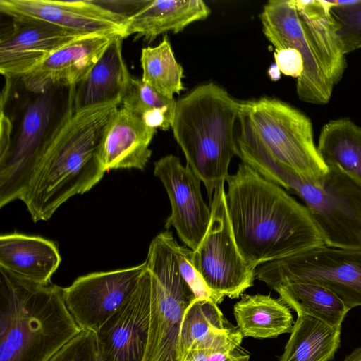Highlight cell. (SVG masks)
I'll return each mask as SVG.
<instances>
[{
	"label": "cell",
	"mask_w": 361,
	"mask_h": 361,
	"mask_svg": "<svg viewBox=\"0 0 361 361\" xmlns=\"http://www.w3.org/2000/svg\"><path fill=\"white\" fill-rule=\"evenodd\" d=\"M238 352L236 350L233 353L226 361H238Z\"/></svg>",
	"instance_id": "cell-35"
},
{
	"label": "cell",
	"mask_w": 361,
	"mask_h": 361,
	"mask_svg": "<svg viewBox=\"0 0 361 361\" xmlns=\"http://www.w3.org/2000/svg\"><path fill=\"white\" fill-rule=\"evenodd\" d=\"M275 65L285 75L298 78L303 70L302 59L298 51L288 48L275 50Z\"/></svg>",
	"instance_id": "cell-32"
},
{
	"label": "cell",
	"mask_w": 361,
	"mask_h": 361,
	"mask_svg": "<svg viewBox=\"0 0 361 361\" xmlns=\"http://www.w3.org/2000/svg\"><path fill=\"white\" fill-rule=\"evenodd\" d=\"M250 356L245 353H238V361H249Z\"/></svg>",
	"instance_id": "cell-34"
},
{
	"label": "cell",
	"mask_w": 361,
	"mask_h": 361,
	"mask_svg": "<svg viewBox=\"0 0 361 361\" xmlns=\"http://www.w3.org/2000/svg\"><path fill=\"white\" fill-rule=\"evenodd\" d=\"M121 104L149 127L163 130L171 128L176 101L163 96L141 79L131 77Z\"/></svg>",
	"instance_id": "cell-27"
},
{
	"label": "cell",
	"mask_w": 361,
	"mask_h": 361,
	"mask_svg": "<svg viewBox=\"0 0 361 361\" xmlns=\"http://www.w3.org/2000/svg\"><path fill=\"white\" fill-rule=\"evenodd\" d=\"M171 231L151 242L145 260L152 278L148 342L143 361H182L180 331L184 312L196 298L181 275Z\"/></svg>",
	"instance_id": "cell-8"
},
{
	"label": "cell",
	"mask_w": 361,
	"mask_h": 361,
	"mask_svg": "<svg viewBox=\"0 0 361 361\" xmlns=\"http://www.w3.org/2000/svg\"><path fill=\"white\" fill-rule=\"evenodd\" d=\"M271 289L297 314L312 317L331 326H341L350 310L331 289L315 282L286 281L274 286Z\"/></svg>",
	"instance_id": "cell-23"
},
{
	"label": "cell",
	"mask_w": 361,
	"mask_h": 361,
	"mask_svg": "<svg viewBox=\"0 0 361 361\" xmlns=\"http://www.w3.org/2000/svg\"><path fill=\"white\" fill-rule=\"evenodd\" d=\"M252 167L302 200L326 246L361 248V185L355 180L328 168L319 180H310L268 157L257 159Z\"/></svg>",
	"instance_id": "cell-7"
},
{
	"label": "cell",
	"mask_w": 361,
	"mask_h": 361,
	"mask_svg": "<svg viewBox=\"0 0 361 361\" xmlns=\"http://www.w3.org/2000/svg\"><path fill=\"white\" fill-rule=\"evenodd\" d=\"M117 35H94L58 49L20 78L30 91H42L54 85H76L89 73Z\"/></svg>",
	"instance_id": "cell-17"
},
{
	"label": "cell",
	"mask_w": 361,
	"mask_h": 361,
	"mask_svg": "<svg viewBox=\"0 0 361 361\" xmlns=\"http://www.w3.org/2000/svg\"><path fill=\"white\" fill-rule=\"evenodd\" d=\"M259 18L263 34L274 50L293 49L302 59L303 70L296 83L298 98L313 104H327L347 66L329 1L270 0Z\"/></svg>",
	"instance_id": "cell-4"
},
{
	"label": "cell",
	"mask_w": 361,
	"mask_h": 361,
	"mask_svg": "<svg viewBox=\"0 0 361 361\" xmlns=\"http://www.w3.org/2000/svg\"><path fill=\"white\" fill-rule=\"evenodd\" d=\"M175 251L181 275L192 290L196 298L209 299L215 302L213 295L192 263V250L176 243Z\"/></svg>",
	"instance_id": "cell-31"
},
{
	"label": "cell",
	"mask_w": 361,
	"mask_h": 361,
	"mask_svg": "<svg viewBox=\"0 0 361 361\" xmlns=\"http://www.w3.org/2000/svg\"><path fill=\"white\" fill-rule=\"evenodd\" d=\"M156 133L157 129L147 126L125 108H118L102 143V161L106 171L143 170L152 156L149 145Z\"/></svg>",
	"instance_id": "cell-18"
},
{
	"label": "cell",
	"mask_w": 361,
	"mask_h": 361,
	"mask_svg": "<svg viewBox=\"0 0 361 361\" xmlns=\"http://www.w3.org/2000/svg\"><path fill=\"white\" fill-rule=\"evenodd\" d=\"M0 11L12 20L47 24L84 36L126 38L127 18L98 1L0 0Z\"/></svg>",
	"instance_id": "cell-13"
},
{
	"label": "cell",
	"mask_w": 361,
	"mask_h": 361,
	"mask_svg": "<svg viewBox=\"0 0 361 361\" xmlns=\"http://www.w3.org/2000/svg\"><path fill=\"white\" fill-rule=\"evenodd\" d=\"M210 13V8L202 0L147 1L126 19V37L135 34L136 39L142 37L151 42L161 34L178 33L191 23L206 19Z\"/></svg>",
	"instance_id": "cell-21"
},
{
	"label": "cell",
	"mask_w": 361,
	"mask_h": 361,
	"mask_svg": "<svg viewBox=\"0 0 361 361\" xmlns=\"http://www.w3.org/2000/svg\"><path fill=\"white\" fill-rule=\"evenodd\" d=\"M231 327L216 302L195 298L185 310L182 319L179 338L182 361L191 348L212 331H226Z\"/></svg>",
	"instance_id": "cell-28"
},
{
	"label": "cell",
	"mask_w": 361,
	"mask_h": 361,
	"mask_svg": "<svg viewBox=\"0 0 361 361\" xmlns=\"http://www.w3.org/2000/svg\"><path fill=\"white\" fill-rule=\"evenodd\" d=\"M49 361H98L95 332L81 330Z\"/></svg>",
	"instance_id": "cell-30"
},
{
	"label": "cell",
	"mask_w": 361,
	"mask_h": 361,
	"mask_svg": "<svg viewBox=\"0 0 361 361\" xmlns=\"http://www.w3.org/2000/svg\"><path fill=\"white\" fill-rule=\"evenodd\" d=\"M331 13L345 54L361 49V0L332 1Z\"/></svg>",
	"instance_id": "cell-29"
},
{
	"label": "cell",
	"mask_w": 361,
	"mask_h": 361,
	"mask_svg": "<svg viewBox=\"0 0 361 361\" xmlns=\"http://www.w3.org/2000/svg\"><path fill=\"white\" fill-rule=\"evenodd\" d=\"M151 295L152 278L147 268L130 298L95 332L98 361L144 360Z\"/></svg>",
	"instance_id": "cell-15"
},
{
	"label": "cell",
	"mask_w": 361,
	"mask_h": 361,
	"mask_svg": "<svg viewBox=\"0 0 361 361\" xmlns=\"http://www.w3.org/2000/svg\"><path fill=\"white\" fill-rule=\"evenodd\" d=\"M140 63L141 80L163 96L173 99L185 89L183 68L176 61L166 35L158 45L142 49Z\"/></svg>",
	"instance_id": "cell-26"
},
{
	"label": "cell",
	"mask_w": 361,
	"mask_h": 361,
	"mask_svg": "<svg viewBox=\"0 0 361 361\" xmlns=\"http://www.w3.org/2000/svg\"><path fill=\"white\" fill-rule=\"evenodd\" d=\"M240 114L250 122L258 145L275 161L312 181L328 171L314 142L311 120L298 109L261 97L241 102Z\"/></svg>",
	"instance_id": "cell-9"
},
{
	"label": "cell",
	"mask_w": 361,
	"mask_h": 361,
	"mask_svg": "<svg viewBox=\"0 0 361 361\" xmlns=\"http://www.w3.org/2000/svg\"><path fill=\"white\" fill-rule=\"evenodd\" d=\"M147 269L137 266L78 277L63 289L66 305L81 330L96 332L133 295Z\"/></svg>",
	"instance_id": "cell-12"
},
{
	"label": "cell",
	"mask_w": 361,
	"mask_h": 361,
	"mask_svg": "<svg viewBox=\"0 0 361 361\" xmlns=\"http://www.w3.org/2000/svg\"><path fill=\"white\" fill-rule=\"evenodd\" d=\"M226 181L235 240L252 269L326 245L307 208L247 164Z\"/></svg>",
	"instance_id": "cell-1"
},
{
	"label": "cell",
	"mask_w": 361,
	"mask_h": 361,
	"mask_svg": "<svg viewBox=\"0 0 361 361\" xmlns=\"http://www.w3.org/2000/svg\"><path fill=\"white\" fill-rule=\"evenodd\" d=\"M233 312L243 337L275 338L290 333L295 322L289 307L270 295H243Z\"/></svg>",
	"instance_id": "cell-22"
},
{
	"label": "cell",
	"mask_w": 361,
	"mask_h": 361,
	"mask_svg": "<svg viewBox=\"0 0 361 361\" xmlns=\"http://www.w3.org/2000/svg\"><path fill=\"white\" fill-rule=\"evenodd\" d=\"M341 326L298 314L279 361H330L341 343Z\"/></svg>",
	"instance_id": "cell-25"
},
{
	"label": "cell",
	"mask_w": 361,
	"mask_h": 361,
	"mask_svg": "<svg viewBox=\"0 0 361 361\" xmlns=\"http://www.w3.org/2000/svg\"><path fill=\"white\" fill-rule=\"evenodd\" d=\"M154 174L162 182L171 203V212L165 228L173 227L182 242L192 251L196 250L211 219L210 207L202 197L200 179L173 154L154 162Z\"/></svg>",
	"instance_id": "cell-14"
},
{
	"label": "cell",
	"mask_w": 361,
	"mask_h": 361,
	"mask_svg": "<svg viewBox=\"0 0 361 361\" xmlns=\"http://www.w3.org/2000/svg\"><path fill=\"white\" fill-rule=\"evenodd\" d=\"M63 289L27 281L0 267V361H49L81 331Z\"/></svg>",
	"instance_id": "cell-5"
},
{
	"label": "cell",
	"mask_w": 361,
	"mask_h": 361,
	"mask_svg": "<svg viewBox=\"0 0 361 361\" xmlns=\"http://www.w3.org/2000/svg\"><path fill=\"white\" fill-rule=\"evenodd\" d=\"M118 109L111 104L75 111L59 130L20 198L34 222L49 220L68 199L103 178L102 143Z\"/></svg>",
	"instance_id": "cell-3"
},
{
	"label": "cell",
	"mask_w": 361,
	"mask_h": 361,
	"mask_svg": "<svg viewBox=\"0 0 361 361\" xmlns=\"http://www.w3.org/2000/svg\"><path fill=\"white\" fill-rule=\"evenodd\" d=\"M61 261L56 245L19 233L0 236V267L27 281L47 285Z\"/></svg>",
	"instance_id": "cell-19"
},
{
	"label": "cell",
	"mask_w": 361,
	"mask_h": 361,
	"mask_svg": "<svg viewBox=\"0 0 361 361\" xmlns=\"http://www.w3.org/2000/svg\"><path fill=\"white\" fill-rule=\"evenodd\" d=\"M255 278L271 288L286 281L315 282L331 289L351 310L361 306V248L323 245L262 264Z\"/></svg>",
	"instance_id": "cell-10"
},
{
	"label": "cell",
	"mask_w": 361,
	"mask_h": 361,
	"mask_svg": "<svg viewBox=\"0 0 361 361\" xmlns=\"http://www.w3.org/2000/svg\"><path fill=\"white\" fill-rule=\"evenodd\" d=\"M317 150L328 168L347 174L361 185V127L347 118L329 121L322 128Z\"/></svg>",
	"instance_id": "cell-24"
},
{
	"label": "cell",
	"mask_w": 361,
	"mask_h": 361,
	"mask_svg": "<svg viewBox=\"0 0 361 361\" xmlns=\"http://www.w3.org/2000/svg\"><path fill=\"white\" fill-rule=\"evenodd\" d=\"M12 23L0 39V73L5 78L22 77L58 49L86 37L41 23Z\"/></svg>",
	"instance_id": "cell-16"
},
{
	"label": "cell",
	"mask_w": 361,
	"mask_h": 361,
	"mask_svg": "<svg viewBox=\"0 0 361 361\" xmlns=\"http://www.w3.org/2000/svg\"><path fill=\"white\" fill-rule=\"evenodd\" d=\"M343 361H361V346L353 350Z\"/></svg>",
	"instance_id": "cell-33"
},
{
	"label": "cell",
	"mask_w": 361,
	"mask_h": 361,
	"mask_svg": "<svg viewBox=\"0 0 361 361\" xmlns=\"http://www.w3.org/2000/svg\"><path fill=\"white\" fill-rule=\"evenodd\" d=\"M241 102L223 87L200 85L176 101L171 126L188 165L204 183L209 203L224 185L233 156H238L234 127Z\"/></svg>",
	"instance_id": "cell-6"
},
{
	"label": "cell",
	"mask_w": 361,
	"mask_h": 361,
	"mask_svg": "<svg viewBox=\"0 0 361 361\" xmlns=\"http://www.w3.org/2000/svg\"><path fill=\"white\" fill-rule=\"evenodd\" d=\"M123 39L115 36L87 75L75 85V111L121 103L132 77L123 57Z\"/></svg>",
	"instance_id": "cell-20"
},
{
	"label": "cell",
	"mask_w": 361,
	"mask_h": 361,
	"mask_svg": "<svg viewBox=\"0 0 361 361\" xmlns=\"http://www.w3.org/2000/svg\"><path fill=\"white\" fill-rule=\"evenodd\" d=\"M224 185L214 192L209 203L211 219L192 263L219 304L224 297L238 298L253 285L255 270L236 245L228 212Z\"/></svg>",
	"instance_id": "cell-11"
},
{
	"label": "cell",
	"mask_w": 361,
	"mask_h": 361,
	"mask_svg": "<svg viewBox=\"0 0 361 361\" xmlns=\"http://www.w3.org/2000/svg\"><path fill=\"white\" fill-rule=\"evenodd\" d=\"M1 96L0 207L20 200L51 142L75 111V85L30 91L5 78Z\"/></svg>",
	"instance_id": "cell-2"
}]
</instances>
